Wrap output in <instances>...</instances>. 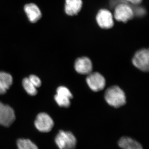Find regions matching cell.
<instances>
[{
	"label": "cell",
	"mask_w": 149,
	"mask_h": 149,
	"mask_svg": "<svg viewBox=\"0 0 149 149\" xmlns=\"http://www.w3.org/2000/svg\"><path fill=\"white\" fill-rule=\"evenodd\" d=\"M86 81L89 88L95 92L102 91L105 86V79L99 72H95L88 74Z\"/></svg>",
	"instance_id": "obj_6"
},
{
	"label": "cell",
	"mask_w": 149,
	"mask_h": 149,
	"mask_svg": "<svg viewBox=\"0 0 149 149\" xmlns=\"http://www.w3.org/2000/svg\"><path fill=\"white\" fill-rule=\"evenodd\" d=\"M133 11L130 6L125 3L118 5L114 10V18L117 21L126 22L133 17Z\"/></svg>",
	"instance_id": "obj_7"
},
{
	"label": "cell",
	"mask_w": 149,
	"mask_h": 149,
	"mask_svg": "<svg viewBox=\"0 0 149 149\" xmlns=\"http://www.w3.org/2000/svg\"><path fill=\"white\" fill-rule=\"evenodd\" d=\"M15 114L12 108L0 102V125L9 127L15 120Z\"/></svg>",
	"instance_id": "obj_4"
},
{
	"label": "cell",
	"mask_w": 149,
	"mask_h": 149,
	"mask_svg": "<svg viewBox=\"0 0 149 149\" xmlns=\"http://www.w3.org/2000/svg\"><path fill=\"white\" fill-rule=\"evenodd\" d=\"M126 1L134 4H139L142 2L143 0H126Z\"/></svg>",
	"instance_id": "obj_18"
},
{
	"label": "cell",
	"mask_w": 149,
	"mask_h": 149,
	"mask_svg": "<svg viewBox=\"0 0 149 149\" xmlns=\"http://www.w3.org/2000/svg\"><path fill=\"white\" fill-rule=\"evenodd\" d=\"M106 101L111 106L119 108L126 103L125 93L119 87L113 86L108 88L104 95Z\"/></svg>",
	"instance_id": "obj_1"
},
{
	"label": "cell",
	"mask_w": 149,
	"mask_h": 149,
	"mask_svg": "<svg viewBox=\"0 0 149 149\" xmlns=\"http://www.w3.org/2000/svg\"><path fill=\"white\" fill-rule=\"evenodd\" d=\"M37 130L42 133H48L54 126V122L52 117L46 113H40L37 115L34 123Z\"/></svg>",
	"instance_id": "obj_3"
},
{
	"label": "cell",
	"mask_w": 149,
	"mask_h": 149,
	"mask_svg": "<svg viewBox=\"0 0 149 149\" xmlns=\"http://www.w3.org/2000/svg\"><path fill=\"white\" fill-rule=\"evenodd\" d=\"M96 20L99 26L103 29H110L113 27L114 24L112 15L106 9L99 11L96 16Z\"/></svg>",
	"instance_id": "obj_9"
},
{
	"label": "cell",
	"mask_w": 149,
	"mask_h": 149,
	"mask_svg": "<svg viewBox=\"0 0 149 149\" xmlns=\"http://www.w3.org/2000/svg\"><path fill=\"white\" fill-rule=\"evenodd\" d=\"M13 83V78L8 73L0 72V95L6 93Z\"/></svg>",
	"instance_id": "obj_14"
},
{
	"label": "cell",
	"mask_w": 149,
	"mask_h": 149,
	"mask_svg": "<svg viewBox=\"0 0 149 149\" xmlns=\"http://www.w3.org/2000/svg\"><path fill=\"white\" fill-rule=\"evenodd\" d=\"M74 69L81 74H89L93 69V64L91 60L87 57L79 58L74 63Z\"/></svg>",
	"instance_id": "obj_10"
},
{
	"label": "cell",
	"mask_w": 149,
	"mask_h": 149,
	"mask_svg": "<svg viewBox=\"0 0 149 149\" xmlns=\"http://www.w3.org/2000/svg\"><path fill=\"white\" fill-rule=\"evenodd\" d=\"M24 10L29 21L32 23L37 22L42 17L41 11L35 4H26L24 6Z\"/></svg>",
	"instance_id": "obj_11"
},
{
	"label": "cell",
	"mask_w": 149,
	"mask_h": 149,
	"mask_svg": "<svg viewBox=\"0 0 149 149\" xmlns=\"http://www.w3.org/2000/svg\"><path fill=\"white\" fill-rule=\"evenodd\" d=\"M118 144L122 149H143L140 143L128 136H123L119 139Z\"/></svg>",
	"instance_id": "obj_13"
},
{
	"label": "cell",
	"mask_w": 149,
	"mask_h": 149,
	"mask_svg": "<svg viewBox=\"0 0 149 149\" xmlns=\"http://www.w3.org/2000/svg\"><path fill=\"white\" fill-rule=\"evenodd\" d=\"M132 62L133 65L143 71H148L149 68V52L148 49H143L135 54Z\"/></svg>",
	"instance_id": "obj_5"
},
{
	"label": "cell",
	"mask_w": 149,
	"mask_h": 149,
	"mask_svg": "<svg viewBox=\"0 0 149 149\" xmlns=\"http://www.w3.org/2000/svg\"><path fill=\"white\" fill-rule=\"evenodd\" d=\"M55 142L59 149H74L77 143V139L72 132L63 130L57 133Z\"/></svg>",
	"instance_id": "obj_2"
},
{
	"label": "cell",
	"mask_w": 149,
	"mask_h": 149,
	"mask_svg": "<svg viewBox=\"0 0 149 149\" xmlns=\"http://www.w3.org/2000/svg\"><path fill=\"white\" fill-rule=\"evenodd\" d=\"M28 78L30 82L36 88H39L41 86V84H42L41 80L40 78L36 75L32 74V75H30Z\"/></svg>",
	"instance_id": "obj_17"
},
{
	"label": "cell",
	"mask_w": 149,
	"mask_h": 149,
	"mask_svg": "<svg viewBox=\"0 0 149 149\" xmlns=\"http://www.w3.org/2000/svg\"><path fill=\"white\" fill-rule=\"evenodd\" d=\"M22 85L24 90L29 95L32 96L37 95V88L30 82L29 78H24L22 81Z\"/></svg>",
	"instance_id": "obj_16"
},
{
	"label": "cell",
	"mask_w": 149,
	"mask_h": 149,
	"mask_svg": "<svg viewBox=\"0 0 149 149\" xmlns=\"http://www.w3.org/2000/svg\"><path fill=\"white\" fill-rule=\"evenodd\" d=\"M56 92L54 99L57 104L62 107H68L70 104V99L72 98L70 91L66 87L60 86L57 89Z\"/></svg>",
	"instance_id": "obj_8"
},
{
	"label": "cell",
	"mask_w": 149,
	"mask_h": 149,
	"mask_svg": "<svg viewBox=\"0 0 149 149\" xmlns=\"http://www.w3.org/2000/svg\"><path fill=\"white\" fill-rule=\"evenodd\" d=\"M83 6L82 0H65V11L70 16L77 15Z\"/></svg>",
	"instance_id": "obj_12"
},
{
	"label": "cell",
	"mask_w": 149,
	"mask_h": 149,
	"mask_svg": "<svg viewBox=\"0 0 149 149\" xmlns=\"http://www.w3.org/2000/svg\"><path fill=\"white\" fill-rule=\"evenodd\" d=\"M17 149H39L37 145L28 139H19L17 141Z\"/></svg>",
	"instance_id": "obj_15"
}]
</instances>
